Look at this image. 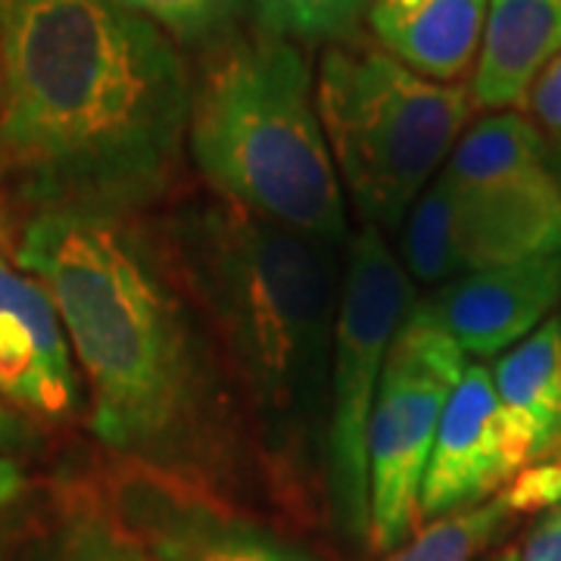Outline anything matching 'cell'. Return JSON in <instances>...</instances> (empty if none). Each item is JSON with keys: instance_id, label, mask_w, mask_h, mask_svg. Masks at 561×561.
<instances>
[{"instance_id": "6da1fadb", "label": "cell", "mask_w": 561, "mask_h": 561, "mask_svg": "<svg viewBox=\"0 0 561 561\" xmlns=\"http://www.w3.org/2000/svg\"><path fill=\"white\" fill-rule=\"evenodd\" d=\"M0 179L38 209L116 216L160 201L194 81L175 41L116 0H0Z\"/></svg>"}, {"instance_id": "7a4b0ae2", "label": "cell", "mask_w": 561, "mask_h": 561, "mask_svg": "<svg viewBox=\"0 0 561 561\" xmlns=\"http://www.w3.org/2000/svg\"><path fill=\"white\" fill-rule=\"evenodd\" d=\"M16 268L57 306L113 453L160 471L221 459L219 390L191 312L122 219L38 209Z\"/></svg>"}, {"instance_id": "3957f363", "label": "cell", "mask_w": 561, "mask_h": 561, "mask_svg": "<svg viewBox=\"0 0 561 561\" xmlns=\"http://www.w3.org/2000/svg\"><path fill=\"white\" fill-rule=\"evenodd\" d=\"M175 260L280 459H312L328 437L341 309L337 250L234 203H197L175 221Z\"/></svg>"}, {"instance_id": "277c9868", "label": "cell", "mask_w": 561, "mask_h": 561, "mask_svg": "<svg viewBox=\"0 0 561 561\" xmlns=\"http://www.w3.org/2000/svg\"><path fill=\"white\" fill-rule=\"evenodd\" d=\"M187 147L221 201L334 250L346 243L341 175L297 44L265 32L216 44L194 81Z\"/></svg>"}, {"instance_id": "5b68a950", "label": "cell", "mask_w": 561, "mask_h": 561, "mask_svg": "<svg viewBox=\"0 0 561 561\" xmlns=\"http://www.w3.org/2000/svg\"><path fill=\"white\" fill-rule=\"evenodd\" d=\"M402 268L421 284L561 253V179L518 113L471 125L402 221Z\"/></svg>"}, {"instance_id": "8992f818", "label": "cell", "mask_w": 561, "mask_h": 561, "mask_svg": "<svg viewBox=\"0 0 561 561\" xmlns=\"http://www.w3.org/2000/svg\"><path fill=\"white\" fill-rule=\"evenodd\" d=\"M316 106L365 225L400 228L456 150L474 110L471 88L409 69L378 44H328L319 60Z\"/></svg>"}, {"instance_id": "52a82bcc", "label": "cell", "mask_w": 561, "mask_h": 561, "mask_svg": "<svg viewBox=\"0 0 561 561\" xmlns=\"http://www.w3.org/2000/svg\"><path fill=\"white\" fill-rule=\"evenodd\" d=\"M415 306L412 278L390 253L381 228L365 225L350 241L331 362L324 465L343 530L368 537V431L381 375L402 321Z\"/></svg>"}, {"instance_id": "ba28073f", "label": "cell", "mask_w": 561, "mask_h": 561, "mask_svg": "<svg viewBox=\"0 0 561 561\" xmlns=\"http://www.w3.org/2000/svg\"><path fill=\"white\" fill-rule=\"evenodd\" d=\"M465 353L415 302L383 365L368 431V542L390 552L421 522V486L443 409L465 375Z\"/></svg>"}, {"instance_id": "9c48e42d", "label": "cell", "mask_w": 561, "mask_h": 561, "mask_svg": "<svg viewBox=\"0 0 561 561\" xmlns=\"http://www.w3.org/2000/svg\"><path fill=\"white\" fill-rule=\"evenodd\" d=\"M518 474L522 468L505 443L493 375L483 365H468L443 409L421 486V518H443L478 505Z\"/></svg>"}, {"instance_id": "30bf717a", "label": "cell", "mask_w": 561, "mask_h": 561, "mask_svg": "<svg viewBox=\"0 0 561 561\" xmlns=\"http://www.w3.org/2000/svg\"><path fill=\"white\" fill-rule=\"evenodd\" d=\"M561 300V253L468 272L437 287L424 312L461 353L496 356L540 328Z\"/></svg>"}, {"instance_id": "8fae6325", "label": "cell", "mask_w": 561, "mask_h": 561, "mask_svg": "<svg viewBox=\"0 0 561 561\" xmlns=\"http://www.w3.org/2000/svg\"><path fill=\"white\" fill-rule=\"evenodd\" d=\"M76 397L72 346L50 294L16 262H0V400L62 419Z\"/></svg>"}, {"instance_id": "7c38bea8", "label": "cell", "mask_w": 561, "mask_h": 561, "mask_svg": "<svg viewBox=\"0 0 561 561\" xmlns=\"http://www.w3.org/2000/svg\"><path fill=\"white\" fill-rule=\"evenodd\" d=\"M505 443L518 468L561 461V319L542 321L493 368Z\"/></svg>"}, {"instance_id": "4fadbf2b", "label": "cell", "mask_w": 561, "mask_h": 561, "mask_svg": "<svg viewBox=\"0 0 561 561\" xmlns=\"http://www.w3.org/2000/svg\"><path fill=\"white\" fill-rule=\"evenodd\" d=\"M490 0H368V25L390 57L421 76L459 81L481 54Z\"/></svg>"}, {"instance_id": "5bb4252c", "label": "cell", "mask_w": 561, "mask_h": 561, "mask_svg": "<svg viewBox=\"0 0 561 561\" xmlns=\"http://www.w3.org/2000/svg\"><path fill=\"white\" fill-rule=\"evenodd\" d=\"M561 54V0H490L471 98L481 110L527 101L534 81Z\"/></svg>"}, {"instance_id": "9a60e30c", "label": "cell", "mask_w": 561, "mask_h": 561, "mask_svg": "<svg viewBox=\"0 0 561 561\" xmlns=\"http://www.w3.org/2000/svg\"><path fill=\"white\" fill-rule=\"evenodd\" d=\"M150 540L162 561H319L260 527L216 518L203 508L165 512L160 505Z\"/></svg>"}, {"instance_id": "2e32d148", "label": "cell", "mask_w": 561, "mask_h": 561, "mask_svg": "<svg viewBox=\"0 0 561 561\" xmlns=\"http://www.w3.org/2000/svg\"><path fill=\"white\" fill-rule=\"evenodd\" d=\"M260 32L290 44H341L368 16V0H247Z\"/></svg>"}, {"instance_id": "e0dca14e", "label": "cell", "mask_w": 561, "mask_h": 561, "mask_svg": "<svg viewBox=\"0 0 561 561\" xmlns=\"http://www.w3.org/2000/svg\"><path fill=\"white\" fill-rule=\"evenodd\" d=\"M515 512L505 496L478 502L459 512L443 515L440 522L424 527L415 540L402 546L390 561H471L500 537Z\"/></svg>"}, {"instance_id": "ac0fdd59", "label": "cell", "mask_w": 561, "mask_h": 561, "mask_svg": "<svg viewBox=\"0 0 561 561\" xmlns=\"http://www.w3.org/2000/svg\"><path fill=\"white\" fill-rule=\"evenodd\" d=\"M140 20L153 22L165 35L187 47H206L234 35L247 0H116Z\"/></svg>"}, {"instance_id": "d6986e66", "label": "cell", "mask_w": 561, "mask_h": 561, "mask_svg": "<svg viewBox=\"0 0 561 561\" xmlns=\"http://www.w3.org/2000/svg\"><path fill=\"white\" fill-rule=\"evenodd\" d=\"M512 512H534V508H552L561 502V461L530 465L515 481L502 490Z\"/></svg>"}, {"instance_id": "ffe728a7", "label": "cell", "mask_w": 561, "mask_h": 561, "mask_svg": "<svg viewBox=\"0 0 561 561\" xmlns=\"http://www.w3.org/2000/svg\"><path fill=\"white\" fill-rule=\"evenodd\" d=\"M527 106L546 144L561 157V54L537 76L527 94Z\"/></svg>"}, {"instance_id": "44dd1931", "label": "cell", "mask_w": 561, "mask_h": 561, "mask_svg": "<svg viewBox=\"0 0 561 561\" xmlns=\"http://www.w3.org/2000/svg\"><path fill=\"white\" fill-rule=\"evenodd\" d=\"M518 561H561V502L552 505L530 530Z\"/></svg>"}, {"instance_id": "7402d4cb", "label": "cell", "mask_w": 561, "mask_h": 561, "mask_svg": "<svg viewBox=\"0 0 561 561\" xmlns=\"http://www.w3.org/2000/svg\"><path fill=\"white\" fill-rule=\"evenodd\" d=\"M38 443V431L35 424L22 415L20 409H10L0 400V456H13V453H25Z\"/></svg>"}, {"instance_id": "603a6c76", "label": "cell", "mask_w": 561, "mask_h": 561, "mask_svg": "<svg viewBox=\"0 0 561 561\" xmlns=\"http://www.w3.org/2000/svg\"><path fill=\"white\" fill-rule=\"evenodd\" d=\"M69 561H144L135 552L122 549L116 542H106L101 537H84V540L76 542Z\"/></svg>"}, {"instance_id": "cb8c5ba5", "label": "cell", "mask_w": 561, "mask_h": 561, "mask_svg": "<svg viewBox=\"0 0 561 561\" xmlns=\"http://www.w3.org/2000/svg\"><path fill=\"white\" fill-rule=\"evenodd\" d=\"M25 490V471L13 456H0V508L13 505Z\"/></svg>"}, {"instance_id": "d4e9b609", "label": "cell", "mask_w": 561, "mask_h": 561, "mask_svg": "<svg viewBox=\"0 0 561 561\" xmlns=\"http://www.w3.org/2000/svg\"><path fill=\"white\" fill-rule=\"evenodd\" d=\"M16 247H20V234L13 219V203L0 191V262H16Z\"/></svg>"}, {"instance_id": "484cf974", "label": "cell", "mask_w": 561, "mask_h": 561, "mask_svg": "<svg viewBox=\"0 0 561 561\" xmlns=\"http://www.w3.org/2000/svg\"><path fill=\"white\" fill-rule=\"evenodd\" d=\"M0 110H3V50H0Z\"/></svg>"}, {"instance_id": "4316f807", "label": "cell", "mask_w": 561, "mask_h": 561, "mask_svg": "<svg viewBox=\"0 0 561 561\" xmlns=\"http://www.w3.org/2000/svg\"><path fill=\"white\" fill-rule=\"evenodd\" d=\"M496 561H518V556H515V552H508V556H502V559Z\"/></svg>"}]
</instances>
